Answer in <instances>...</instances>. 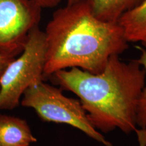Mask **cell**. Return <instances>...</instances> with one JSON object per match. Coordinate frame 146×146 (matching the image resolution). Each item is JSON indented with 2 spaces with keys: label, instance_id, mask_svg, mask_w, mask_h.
<instances>
[{
  "label": "cell",
  "instance_id": "cell-1",
  "mask_svg": "<svg viewBox=\"0 0 146 146\" xmlns=\"http://www.w3.org/2000/svg\"><path fill=\"white\" fill-rule=\"evenodd\" d=\"M50 77L62 89L78 96L91 123L100 133L119 129L129 134L137 129L138 102L146 79L137 60L127 63L114 55L99 73L74 67Z\"/></svg>",
  "mask_w": 146,
  "mask_h": 146
},
{
  "label": "cell",
  "instance_id": "cell-2",
  "mask_svg": "<svg viewBox=\"0 0 146 146\" xmlns=\"http://www.w3.org/2000/svg\"><path fill=\"white\" fill-rule=\"evenodd\" d=\"M44 33L45 78L74 67L99 73L111 56L129 47L119 24L97 18L87 0L58 9Z\"/></svg>",
  "mask_w": 146,
  "mask_h": 146
},
{
  "label": "cell",
  "instance_id": "cell-3",
  "mask_svg": "<svg viewBox=\"0 0 146 146\" xmlns=\"http://www.w3.org/2000/svg\"><path fill=\"white\" fill-rule=\"evenodd\" d=\"M46 42L36 27L29 34L21 54L9 63L0 80V110H12L27 89L44 81Z\"/></svg>",
  "mask_w": 146,
  "mask_h": 146
},
{
  "label": "cell",
  "instance_id": "cell-4",
  "mask_svg": "<svg viewBox=\"0 0 146 146\" xmlns=\"http://www.w3.org/2000/svg\"><path fill=\"white\" fill-rule=\"evenodd\" d=\"M62 90L42 81L25 91L21 104L33 109L43 121L70 125L105 146H112L91 123L80 100L65 96Z\"/></svg>",
  "mask_w": 146,
  "mask_h": 146
},
{
  "label": "cell",
  "instance_id": "cell-5",
  "mask_svg": "<svg viewBox=\"0 0 146 146\" xmlns=\"http://www.w3.org/2000/svg\"><path fill=\"white\" fill-rule=\"evenodd\" d=\"M41 9L33 0H0V54H21L30 33L39 27Z\"/></svg>",
  "mask_w": 146,
  "mask_h": 146
},
{
  "label": "cell",
  "instance_id": "cell-6",
  "mask_svg": "<svg viewBox=\"0 0 146 146\" xmlns=\"http://www.w3.org/2000/svg\"><path fill=\"white\" fill-rule=\"evenodd\" d=\"M36 141L26 120L0 114V146H29Z\"/></svg>",
  "mask_w": 146,
  "mask_h": 146
},
{
  "label": "cell",
  "instance_id": "cell-7",
  "mask_svg": "<svg viewBox=\"0 0 146 146\" xmlns=\"http://www.w3.org/2000/svg\"><path fill=\"white\" fill-rule=\"evenodd\" d=\"M118 23L129 42H139L146 47V0L120 16Z\"/></svg>",
  "mask_w": 146,
  "mask_h": 146
},
{
  "label": "cell",
  "instance_id": "cell-8",
  "mask_svg": "<svg viewBox=\"0 0 146 146\" xmlns=\"http://www.w3.org/2000/svg\"><path fill=\"white\" fill-rule=\"evenodd\" d=\"M143 0H87L97 18L110 23H118L120 16Z\"/></svg>",
  "mask_w": 146,
  "mask_h": 146
},
{
  "label": "cell",
  "instance_id": "cell-9",
  "mask_svg": "<svg viewBox=\"0 0 146 146\" xmlns=\"http://www.w3.org/2000/svg\"><path fill=\"white\" fill-rule=\"evenodd\" d=\"M136 48L141 53L139 58L137 59L138 62L146 72V50L140 46H136ZM136 120L137 126L141 129L146 128V85L142 89L139 99Z\"/></svg>",
  "mask_w": 146,
  "mask_h": 146
},
{
  "label": "cell",
  "instance_id": "cell-10",
  "mask_svg": "<svg viewBox=\"0 0 146 146\" xmlns=\"http://www.w3.org/2000/svg\"><path fill=\"white\" fill-rule=\"evenodd\" d=\"M41 8H53L57 6L62 0H33Z\"/></svg>",
  "mask_w": 146,
  "mask_h": 146
},
{
  "label": "cell",
  "instance_id": "cell-11",
  "mask_svg": "<svg viewBox=\"0 0 146 146\" xmlns=\"http://www.w3.org/2000/svg\"><path fill=\"white\" fill-rule=\"evenodd\" d=\"M16 57H14V56L0 54V80H1L3 71L6 68L7 66Z\"/></svg>",
  "mask_w": 146,
  "mask_h": 146
},
{
  "label": "cell",
  "instance_id": "cell-12",
  "mask_svg": "<svg viewBox=\"0 0 146 146\" xmlns=\"http://www.w3.org/2000/svg\"><path fill=\"white\" fill-rule=\"evenodd\" d=\"M135 133L137 135L139 146H146V128L137 129Z\"/></svg>",
  "mask_w": 146,
  "mask_h": 146
},
{
  "label": "cell",
  "instance_id": "cell-13",
  "mask_svg": "<svg viewBox=\"0 0 146 146\" xmlns=\"http://www.w3.org/2000/svg\"><path fill=\"white\" fill-rule=\"evenodd\" d=\"M80 1H82V0H67V5L73 4V3H77Z\"/></svg>",
  "mask_w": 146,
  "mask_h": 146
}]
</instances>
